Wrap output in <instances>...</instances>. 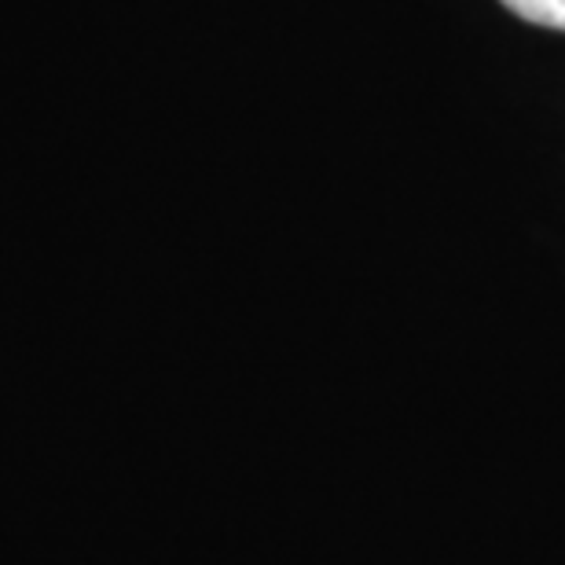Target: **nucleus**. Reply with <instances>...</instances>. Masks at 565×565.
<instances>
[{"label":"nucleus","mask_w":565,"mask_h":565,"mask_svg":"<svg viewBox=\"0 0 565 565\" xmlns=\"http://www.w3.org/2000/svg\"><path fill=\"white\" fill-rule=\"evenodd\" d=\"M507 11H514L518 19L536 22L547 30H565V0H500Z\"/></svg>","instance_id":"nucleus-1"}]
</instances>
